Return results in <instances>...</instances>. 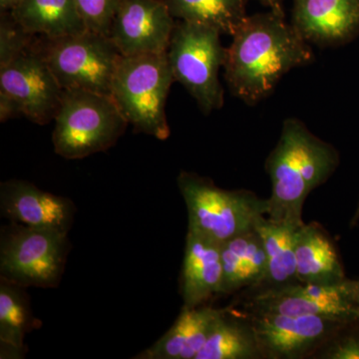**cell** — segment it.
Listing matches in <instances>:
<instances>
[{
	"instance_id": "1",
	"label": "cell",
	"mask_w": 359,
	"mask_h": 359,
	"mask_svg": "<svg viewBox=\"0 0 359 359\" xmlns=\"http://www.w3.org/2000/svg\"><path fill=\"white\" fill-rule=\"evenodd\" d=\"M226 48L224 79L233 96L256 105L285 75L314 60L309 44L285 16L273 11L247 15Z\"/></svg>"
},
{
	"instance_id": "2",
	"label": "cell",
	"mask_w": 359,
	"mask_h": 359,
	"mask_svg": "<svg viewBox=\"0 0 359 359\" xmlns=\"http://www.w3.org/2000/svg\"><path fill=\"white\" fill-rule=\"evenodd\" d=\"M340 162L337 149L287 118L276 147L266 161L271 182L266 218L302 226V208L311 191L330 178Z\"/></svg>"
},
{
	"instance_id": "3",
	"label": "cell",
	"mask_w": 359,
	"mask_h": 359,
	"mask_svg": "<svg viewBox=\"0 0 359 359\" xmlns=\"http://www.w3.org/2000/svg\"><path fill=\"white\" fill-rule=\"evenodd\" d=\"M174 82L167 52L121 56L110 95L137 132L165 141L171 134L166 104Z\"/></svg>"
},
{
	"instance_id": "4",
	"label": "cell",
	"mask_w": 359,
	"mask_h": 359,
	"mask_svg": "<svg viewBox=\"0 0 359 359\" xmlns=\"http://www.w3.org/2000/svg\"><path fill=\"white\" fill-rule=\"evenodd\" d=\"M54 122V152L67 160L105 152L129 125L111 95L84 90H65Z\"/></svg>"
},
{
	"instance_id": "5",
	"label": "cell",
	"mask_w": 359,
	"mask_h": 359,
	"mask_svg": "<svg viewBox=\"0 0 359 359\" xmlns=\"http://www.w3.org/2000/svg\"><path fill=\"white\" fill-rule=\"evenodd\" d=\"M177 182L188 212V231L223 244L266 217L268 200L250 191L224 190L192 172L182 171Z\"/></svg>"
},
{
	"instance_id": "6",
	"label": "cell",
	"mask_w": 359,
	"mask_h": 359,
	"mask_svg": "<svg viewBox=\"0 0 359 359\" xmlns=\"http://www.w3.org/2000/svg\"><path fill=\"white\" fill-rule=\"evenodd\" d=\"M216 28L176 20L167 55L175 81L195 99L205 115L224 106V92L219 81L226 47Z\"/></svg>"
},
{
	"instance_id": "7",
	"label": "cell",
	"mask_w": 359,
	"mask_h": 359,
	"mask_svg": "<svg viewBox=\"0 0 359 359\" xmlns=\"http://www.w3.org/2000/svg\"><path fill=\"white\" fill-rule=\"evenodd\" d=\"M69 249L67 233L9 222L0 231V280L26 289L57 287Z\"/></svg>"
},
{
	"instance_id": "8",
	"label": "cell",
	"mask_w": 359,
	"mask_h": 359,
	"mask_svg": "<svg viewBox=\"0 0 359 359\" xmlns=\"http://www.w3.org/2000/svg\"><path fill=\"white\" fill-rule=\"evenodd\" d=\"M34 39L63 90H84L110 95L121 54L108 35L85 30L78 34Z\"/></svg>"
},
{
	"instance_id": "9",
	"label": "cell",
	"mask_w": 359,
	"mask_h": 359,
	"mask_svg": "<svg viewBox=\"0 0 359 359\" xmlns=\"http://www.w3.org/2000/svg\"><path fill=\"white\" fill-rule=\"evenodd\" d=\"M244 309L247 313L320 316L342 321L359 320L351 299L349 278L339 285L295 283L254 290Z\"/></svg>"
},
{
	"instance_id": "10",
	"label": "cell",
	"mask_w": 359,
	"mask_h": 359,
	"mask_svg": "<svg viewBox=\"0 0 359 359\" xmlns=\"http://www.w3.org/2000/svg\"><path fill=\"white\" fill-rule=\"evenodd\" d=\"M264 358H306L325 346L347 323L320 316L247 313Z\"/></svg>"
},
{
	"instance_id": "11",
	"label": "cell",
	"mask_w": 359,
	"mask_h": 359,
	"mask_svg": "<svg viewBox=\"0 0 359 359\" xmlns=\"http://www.w3.org/2000/svg\"><path fill=\"white\" fill-rule=\"evenodd\" d=\"M0 91L14 99L30 121L46 125L55 118L65 90L32 44L0 67Z\"/></svg>"
},
{
	"instance_id": "12",
	"label": "cell",
	"mask_w": 359,
	"mask_h": 359,
	"mask_svg": "<svg viewBox=\"0 0 359 359\" xmlns=\"http://www.w3.org/2000/svg\"><path fill=\"white\" fill-rule=\"evenodd\" d=\"M175 25L163 0H121L108 36L122 56L165 53Z\"/></svg>"
},
{
	"instance_id": "13",
	"label": "cell",
	"mask_w": 359,
	"mask_h": 359,
	"mask_svg": "<svg viewBox=\"0 0 359 359\" xmlns=\"http://www.w3.org/2000/svg\"><path fill=\"white\" fill-rule=\"evenodd\" d=\"M76 211L68 198L40 190L29 182L13 179L0 185V212L9 222L68 235Z\"/></svg>"
},
{
	"instance_id": "14",
	"label": "cell",
	"mask_w": 359,
	"mask_h": 359,
	"mask_svg": "<svg viewBox=\"0 0 359 359\" xmlns=\"http://www.w3.org/2000/svg\"><path fill=\"white\" fill-rule=\"evenodd\" d=\"M292 25L309 44L347 43L359 33V0H294Z\"/></svg>"
},
{
	"instance_id": "15",
	"label": "cell",
	"mask_w": 359,
	"mask_h": 359,
	"mask_svg": "<svg viewBox=\"0 0 359 359\" xmlns=\"http://www.w3.org/2000/svg\"><path fill=\"white\" fill-rule=\"evenodd\" d=\"M223 278L221 243L188 231L180 278L183 306L197 308L222 294Z\"/></svg>"
},
{
	"instance_id": "16",
	"label": "cell",
	"mask_w": 359,
	"mask_h": 359,
	"mask_svg": "<svg viewBox=\"0 0 359 359\" xmlns=\"http://www.w3.org/2000/svg\"><path fill=\"white\" fill-rule=\"evenodd\" d=\"M222 294L263 287L268 275V257L256 226L222 244Z\"/></svg>"
},
{
	"instance_id": "17",
	"label": "cell",
	"mask_w": 359,
	"mask_h": 359,
	"mask_svg": "<svg viewBox=\"0 0 359 359\" xmlns=\"http://www.w3.org/2000/svg\"><path fill=\"white\" fill-rule=\"evenodd\" d=\"M222 309L210 306L182 308L166 334L135 359H196Z\"/></svg>"
},
{
	"instance_id": "18",
	"label": "cell",
	"mask_w": 359,
	"mask_h": 359,
	"mask_svg": "<svg viewBox=\"0 0 359 359\" xmlns=\"http://www.w3.org/2000/svg\"><path fill=\"white\" fill-rule=\"evenodd\" d=\"M295 262L299 283L339 285L347 278L334 241L316 223L304 224L297 231Z\"/></svg>"
},
{
	"instance_id": "19",
	"label": "cell",
	"mask_w": 359,
	"mask_h": 359,
	"mask_svg": "<svg viewBox=\"0 0 359 359\" xmlns=\"http://www.w3.org/2000/svg\"><path fill=\"white\" fill-rule=\"evenodd\" d=\"M11 13L33 36L58 39L87 30L75 0H22Z\"/></svg>"
},
{
	"instance_id": "20",
	"label": "cell",
	"mask_w": 359,
	"mask_h": 359,
	"mask_svg": "<svg viewBox=\"0 0 359 359\" xmlns=\"http://www.w3.org/2000/svg\"><path fill=\"white\" fill-rule=\"evenodd\" d=\"M264 358L254 327L247 316L222 309L207 341L196 359Z\"/></svg>"
},
{
	"instance_id": "21",
	"label": "cell",
	"mask_w": 359,
	"mask_h": 359,
	"mask_svg": "<svg viewBox=\"0 0 359 359\" xmlns=\"http://www.w3.org/2000/svg\"><path fill=\"white\" fill-rule=\"evenodd\" d=\"M41 325L34 318L26 287L0 280L1 358H22L26 334Z\"/></svg>"
},
{
	"instance_id": "22",
	"label": "cell",
	"mask_w": 359,
	"mask_h": 359,
	"mask_svg": "<svg viewBox=\"0 0 359 359\" xmlns=\"http://www.w3.org/2000/svg\"><path fill=\"white\" fill-rule=\"evenodd\" d=\"M301 226L271 221L266 216L257 219L256 229L263 238L268 257V275L263 287L259 289L299 283L297 276L295 242Z\"/></svg>"
},
{
	"instance_id": "23",
	"label": "cell",
	"mask_w": 359,
	"mask_h": 359,
	"mask_svg": "<svg viewBox=\"0 0 359 359\" xmlns=\"http://www.w3.org/2000/svg\"><path fill=\"white\" fill-rule=\"evenodd\" d=\"M175 20L216 28L233 36L247 18V0H163Z\"/></svg>"
},
{
	"instance_id": "24",
	"label": "cell",
	"mask_w": 359,
	"mask_h": 359,
	"mask_svg": "<svg viewBox=\"0 0 359 359\" xmlns=\"http://www.w3.org/2000/svg\"><path fill=\"white\" fill-rule=\"evenodd\" d=\"M0 67L29 49L35 36L18 22L11 11H0Z\"/></svg>"
},
{
	"instance_id": "25",
	"label": "cell",
	"mask_w": 359,
	"mask_h": 359,
	"mask_svg": "<svg viewBox=\"0 0 359 359\" xmlns=\"http://www.w3.org/2000/svg\"><path fill=\"white\" fill-rule=\"evenodd\" d=\"M87 29L109 34L111 23L121 0H75Z\"/></svg>"
},
{
	"instance_id": "26",
	"label": "cell",
	"mask_w": 359,
	"mask_h": 359,
	"mask_svg": "<svg viewBox=\"0 0 359 359\" xmlns=\"http://www.w3.org/2000/svg\"><path fill=\"white\" fill-rule=\"evenodd\" d=\"M318 351L320 358L359 359V320L347 323Z\"/></svg>"
},
{
	"instance_id": "27",
	"label": "cell",
	"mask_w": 359,
	"mask_h": 359,
	"mask_svg": "<svg viewBox=\"0 0 359 359\" xmlns=\"http://www.w3.org/2000/svg\"><path fill=\"white\" fill-rule=\"evenodd\" d=\"M18 116H22L20 105L6 92L0 91V121L4 123Z\"/></svg>"
},
{
	"instance_id": "28",
	"label": "cell",
	"mask_w": 359,
	"mask_h": 359,
	"mask_svg": "<svg viewBox=\"0 0 359 359\" xmlns=\"http://www.w3.org/2000/svg\"><path fill=\"white\" fill-rule=\"evenodd\" d=\"M262 6L266 7L269 11H273L278 15L285 16V8H283V0H257Z\"/></svg>"
},
{
	"instance_id": "29",
	"label": "cell",
	"mask_w": 359,
	"mask_h": 359,
	"mask_svg": "<svg viewBox=\"0 0 359 359\" xmlns=\"http://www.w3.org/2000/svg\"><path fill=\"white\" fill-rule=\"evenodd\" d=\"M349 287H351V299L359 316V280H349Z\"/></svg>"
},
{
	"instance_id": "30",
	"label": "cell",
	"mask_w": 359,
	"mask_h": 359,
	"mask_svg": "<svg viewBox=\"0 0 359 359\" xmlns=\"http://www.w3.org/2000/svg\"><path fill=\"white\" fill-rule=\"evenodd\" d=\"M22 0H0V11H11Z\"/></svg>"
},
{
	"instance_id": "31",
	"label": "cell",
	"mask_w": 359,
	"mask_h": 359,
	"mask_svg": "<svg viewBox=\"0 0 359 359\" xmlns=\"http://www.w3.org/2000/svg\"><path fill=\"white\" fill-rule=\"evenodd\" d=\"M359 221V201L358 204V208H356L355 212H354V215L353 217V219H351V226H355V224H358Z\"/></svg>"
}]
</instances>
